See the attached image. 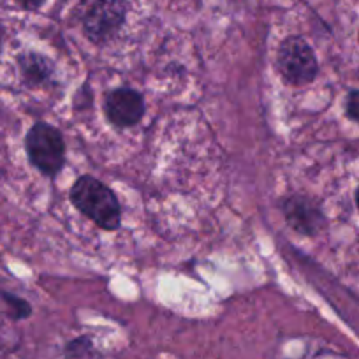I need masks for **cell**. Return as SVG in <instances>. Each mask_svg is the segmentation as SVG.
Here are the masks:
<instances>
[{
    "label": "cell",
    "instance_id": "1",
    "mask_svg": "<svg viewBox=\"0 0 359 359\" xmlns=\"http://www.w3.org/2000/svg\"><path fill=\"white\" fill-rule=\"evenodd\" d=\"M71 201L79 213L95 226L106 231H116L122 222L118 198L101 180L94 176H79L71 189Z\"/></svg>",
    "mask_w": 359,
    "mask_h": 359
},
{
    "label": "cell",
    "instance_id": "2",
    "mask_svg": "<svg viewBox=\"0 0 359 359\" xmlns=\"http://www.w3.org/2000/svg\"><path fill=\"white\" fill-rule=\"evenodd\" d=\"M25 150L34 168L55 178L65 164V143L60 130L50 123L37 122L25 137Z\"/></svg>",
    "mask_w": 359,
    "mask_h": 359
},
{
    "label": "cell",
    "instance_id": "3",
    "mask_svg": "<svg viewBox=\"0 0 359 359\" xmlns=\"http://www.w3.org/2000/svg\"><path fill=\"white\" fill-rule=\"evenodd\" d=\"M277 67L287 85H309L317 78L319 64L313 50L305 39L298 36L287 37L278 46Z\"/></svg>",
    "mask_w": 359,
    "mask_h": 359
},
{
    "label": "cell",
    "instance_id": "4",
    "mask_svg": "<svg viewBox=\"0 0 359 359\" xmlns=\"http://www.w3.org/2000/svg\"><path fill=\"white\" fill-rule=\"evenodd\" d=\"M126 20V9L118 0H85L81 8L83 32L94 44L108 43Z\"/></svg>",
    "mask_w": 359,
    "mask_h": 359
},
{
    "label": "cell",
    "instance_id": "5",
    "mask_svg": "<svg viewBox=\"0 0 359 359\" xmlns=\"http://www.w3.org/2000/svg\"><path fill=\"white\" fill-rule=\"evenodd\" d=\"M282 213L289 226L303 236H316L326 226V217L313 199L292 194L282 201Z\"/></svg>",
    "mask_w": 359,
    "mask_h": 359
},
{
    "label": "cell",
    "instance_id": "6",
    "mask_svg": "<svg viewBox=\"0 0 359 359\" xmlns=\"http://www.w3.org/2000/svg\"><path fill=\"white\" fill-rule=\"evenodd\" d=\"M104 111L113 126L133 127L143 118L144 99L137 90L116 88L106 97Z\"/></svg>",
    "mask_w": 359,
    "mask_h": 359
},
{
    "label": "cell",
    "instance_id": "7",
    "mask_svg": "<svg viewBox=\"0 0 359 359\" xmlns=\"http://www.w3.org/2000/svg\"><path fill=\"white\" fill-rule=\"evenodd\" d=\"M18 67L23 83L27 86H32V88L48 85L53 79V64L46 57H43L39 53H34V51L20 55Z\"/></svg>",
    "mask_w": 359,
    "mask_h": 359
},
{
    "label": "cell",
    "instance_id": "8",
    "mask_svg": "<svg viewBox=\"0 0 359 359\" xmlns=\"http://www.w3.org/2000/svg\"><path fill=\"white\" fill-rule=\"evenodd\" d=\"M2 298H4L6 303L11 306L13 317H15V319H25V317H29L30 313H32V309H30V305L25 299L18 298V296L8 294V292H2Z\"/></svg>",
    "mask_w": 359,
    "mask_h": 359
},
{
    "label": "cell",
    "instance_id": "9",
    "mask_svg": "<svg viewBox=\"0 0 359 359\" xmlns=\"http://www.w3.org/2000/svg\"><path fill=\"white\" fill-rule=\"evenodd\" d=\"M347 115L351 116L352 120L359 122V90L355 92H351L347 97Z\"/></svg>",
    "mask_w": 359,
    "mask_h": 359
},
{
    "label": "cell",
    "instance_id": "10",
    "mask_svg": "<svg viewBox=\"0 0 359 359\" xmlns=\"http://www.w3.org/2000/svg\"><path fill=\"white\" fill-rule=\"evenodd\" d=\"M18 2L23 8L29 9V11H36V9H39L46 0H18Z\"/></svg>",
    "mask_w": 359,
    "mask_h": 359
},
{
    "label": "cell",
    "instance_id": "11",
    "mask_svg": "<svg viewBox=\"0 0 359 359\" xmlns=\"http://www.w3.org/2000/svg\"><path fill=\"white\" fill-rule=\"evenodd\" d=\"M355 203H358V208H359V187H358V192H355Z\"/></svg>",
    "mask_w": 359,
    "mask_h": 359
}]
</instances>
